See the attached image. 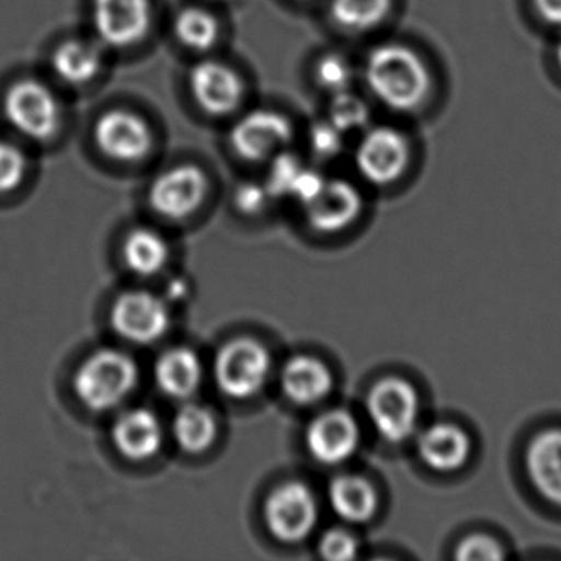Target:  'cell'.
Instances as JSON below:
<instances>
[{"instance_id": "1", "label": "cell", "mask_w": 561, "mask_h": 561, "mask_svg": "<svg viewBox=\"0 0 561 561\" xmlns=\"http://www.w3.org/2000/svg\"><path fill=\"white\" fill-rule=\"evenodd\" d=\"M364 78L374 96L399 113L422 106L432 88L425 61L402 44H382L373 48L367 55Z\"/></svg>"}, {"instance_id": "2", "label": "cell", "mask_w": 561, "mask_h": 561, "mask_svg": "<svg viewBox=\"0 0 561 561\" xmlns=\"http://www.w3.org/2000/svg\"><path fill=\"white\" fill-rule=\"evenodd\" d=\"M139 367L119 350H98L75 374L78 399L94 412H106L123 403L139 383Z\"/></svg>"}, {"instance_id": "3", "label": "cell", "mask_w": 561, "mask_h": 561, "mask_svg": "<svg viewBox=\"0 0 561 561\" xmlns=\"http://www.w3.org/2000/svg\"><path fill=\"white\" fill-rule=\"evenodd\" d=\"M5 119L27 139L47 142L61 127V106L54 91L42 81H15L2 103Z\"/></svg>"}, {"instance_id": "4", "label": "cell", "mask_w": 561, "mask_h": 561, "mask_svg": "<svg viewBox=\"0 0 561 561\" xmlns=\"http://www.w3.org/2000/svg\"><path fill=\"white\" fill-rule=\"evenodd\" d=\"M271 369V354L261 341L236 337L226 343L216 356V383L232 399H249L264 389Z\"/></svg>"}, {"instance_id": "5", "label": "cell", "mask_w": 561, "mask_h": 561, "mask_svg": "<svg viewBox=\"0 0 561 561\" xmlns=\"http://www.w3.org/2000/svg\"><path fill=\"white\" fill-rule=\"evenodd\" d=\"M367 412L383 438L393 443L403 442L415 430L419 396L407 380L387 377L370 389Z\"/></svg>"}, {"instance_id": "6", "label": "cell", "mask_w": 561, "mask_h": 561, "mask_svg": "<svg viewBox=\"0 0 561 561\" xmlns=\"http://www.w3.org/2000/svg\"><path fill=\"white\" fill-rule=\"evenodd\" d=\"M264 517L274 537L287 543H297L317 527V497L304 482H285L268 494Z\"/></svg>"}, {"instance_id": "7", "label": "cell", "mask_w": 561, "mask_h": 561, "mask_svg": "<svg viewBox=\"0 0 561 561\" xmlns=\"http://www.w3.org/2000/svg\"><path fill=\"white\" fill-rule=\"evenodd\" d=\"M354 159L357 172L367 182L377 186L390 185L409 165V140L393 127H373L360 137Z\"/></svg>"}, {"instance_id": "8", "label": "cell", "mask_w": 561, "mask_h": 561, "mask_svg": "<svg viewBox=\"0 0 561 561\" xmlns=\"http://www.w3.org/2000/svg\"><path fill=\"white\" fill-rule=\"evenodd\" d=\"M111 323L124 340L152 344L169 331V305L159 295L147 290L126 291L114 301Z\"/></svg>"}, {"instance_id": "9", "label": "cell", "mask_w": 561, "mask_h": 561, "mask_svg": "<svg viewBox=\"0 0 561 561\" xmlns=\"http://www.w3.org/2000/svg\"><path fill=\"white\" fill-rule=\"evenodd\" d=\"M91 19L101 44L127 48L139 44L152 25L150 0H93Z\"/></svg>"}, {"instance_id": "10", "label": "cell", "mask_w": 561, "mask_h": 561, "mask_svg": "<svg viewBox=\"0 0 561 561\" xmlns=\"http://www.w3.org/2000/svg\"><path fill=\"white\" fill-rule=\"evenodd\" d=\"M294 127L290 121L272 110H254L232 126L229 144L241 159L261 162L290 144Z\"/></svg>"}, {"instance_id": "11", "label": "cell", "mask_w": 561, "mask_h": 561, "mask_svg": "<svg viewBox=\"0 0 561 561\" xmlns=\"http://www.w3.org/2000/svg\"><path fill=\"white\" fill-rule=\"evenodd\" d=\"M206 190L208 180L205 172L192 163H183L165 170L153 180L149 192L150 205L165 218H188L202 206Z\"/></svg>"}, {"instance_id": "12", "label": "cell", "mask_w": 561, "mask_h": 561, "mask_svg": "<svg viewBox=\"0 0 561 561\" xmlns=\"http://www.w3.org/2000/svg\"><path fill=\"white\" fill-rule=\"evenodd\" d=\"M94 140L104 156L117 162H139L153 146L152 130L139 114L126 110L104 113L94 126Z\"/></svg>"}, {"instance_id": "13", "label": "cell", "mask_w": 561, "mask_h": 561, "mask_svg": "<svg viewBox=\"0 0 561 561\" xmlns=\"http://www.w3.org/2000/svg\"><path fill=\"white\" fill-rule=\"evenodd\" d=\"M188 83L198 106L213 116L231 114L244 94L241 77L216 60L198 61L190 70Z\"/></svg>"}, {"instance_id": "14", "label": "cell", "mask_w": 561, "mask_h": 561, "mask_svg": "<svg viewBox=\"0 0 561 561\" xmlns=\"http://www.w3.org/2000/svg\"><path fill=\"white\" fill-rule=\"evenodd\" d=\"M359 425L346 410H328L308 426L307 445L314 459L323 465L346 461L359 446Z\"/></svg>"}, {"instance_id": "15", "label": "cell", "mask_w": 561, "mask_h": 561, "mask_svg": "<svg viewBox=\"0 0 561 561\" xmlns=\"http://www.w3.org/2000/svg\"><path fill=\"white\" fill-rule=\"evenodd\" d=\"M308 225L320 232H337L356 221L363 198L353 183L327 180L321 192L304 206Z\"/></svg>"}, {"instance_id": "16", "label": "cell", "mask_w": 561, "mask_h": 561, "mask_svg": "<svg viewBox=\"0 0 561 561\" xmlns=\"http://www.w3.org/2000/svg\"><path fill=\"white\" fill-rule=\"evenodd\" d=\"M113 439L126 458L144 461L162 448L163 425L152 410L130 409L121 413L114 422Z\"/></svg>"}, {"instance_id": "17", "label": "cell", "mask_w": 561, "mask_h": 561, "mask_svg": "<svg viewBox=\"0 0 561 561\" xmlns=\"http://www.w3.org/2000/svg\"><path fill=\"white\" fill-rule=\"evenodd\" d=\"M525 465L537 491L561 505V430L538 433L528 445Z\"/></svg>"}, {"instance_id": "18", "label": "cell", "mask_w": 561, "mask_h": 561, "mask_svg": "<svg viewBox=\"0 0 561 561\" xmlns=\"http://www.w3.org/2000/svg\"><path fill=\"white\" fill-rule=\"evenodd\" d=\"M282 387L288 399L300 405H313L327 399L333 389V374L323 360L298 354L282 370Z\"/></svg>"}, {"instance_id": "19", "label": "cell", "mask_w": 561, "mask_h": 561, "mask_svg": "<svg viewBox=\"0 0 561 561\" xmlns=\"http://www.w3.org/2000/svg\"><path fill=\"white\" fill-rule=\"evenodd\" d=\"M203 363L195 351L170 347L156 363V382L165 396L176 400L192 397L202 386Z\"/></svg>"}, {"instance_id": "20", "label": "cell", "mask_w": 561, "mask_h": 561, "mask_svg": "<svg viewBox=\"0 0 561 561\" xmlns=\"http://www.w3.org/2000/svg\"><path fill=\"white\" fill-rule=\"evenodd\" d=\"M419 453L430 468L436 471H455L468 461L471 439L459 426L436 423L420 435Z\"/></svg>"}, {"instance_id": "21", "label": "cell", "mask_w": 561, "mask_h": 561, "mask_svg": "<svg viewBox=\"0 0 561 561\" xmlns=\"http://www.w3.org/2000/svg\"><path fill=\"white\" fill-rule=\"evenodd\" d=\"M104 57L100 45L87 41H67L55 48L51 68L58 80L70 87H83L103 70Z\"/></svg>"}, {"instance_id": "22", "label": "cell", "mask_w": 561, "mask_h": 561, "mask_svg": "<svg viewBox=\"0 0 561 561\" xmlns=\"http://www.w3.org/2000/svg\"><path fill=\"white\" fill-rule=\"evenodd\" d=\"M330 504L343 520L360 524L374 517L377 511V492L360 476H337L330 484Z\"/></svg>"}, {"instance_id": "23", "label": "cell", "mask_w": 561, "mask_h": 561, "mask_svg": "<svg viewBox=\"0 0 561 561\" xmlns=\"http://www.w3.org/2000/svg\"><path fill=\"white\" fill-rule=\"evenodd\" d=\"M172 432L180 448L186 453H203L218 435L215 413L195 402H186L173 416Z\"/></svg>"}, {"instance_id": "24", "label": "cell", "mask_w": 561, "mask_h": 561, "mask_svg": "<svg viewBox=\"0 0 561 561\" xmlns=\"http://www.w3.org/2000/svg\"><path fill=\"white\" fill-rule=\"evenodd\" d=\"M169 257V242L153 229H136L124 242V259L127 267L142 277L159 274L165 267Z\"/></svg>"}, {"instance_id": "25", "label": "cell", "mask_w": 561, "mask_h": 561, "mask_svg": "<svg viewBox=\"0 0 561 561\" xmlns=\"http://www.w3.org/2000/svg\"><path fill=\"white\" fill-rule=\"evenodd\" d=\"M173 34L190 50L208 51L219 38L215 15L202 8H186L173 21Z\"/></svg>"}, {"instance_id": "26", "label": "cell", "mask_w": 561, "mask_h": 561, "mask_svg": "<svg viewBox=\"0 0 561 561\" xmlns=\"http://www.w3.org/2000/svg\"><path fill=\"white\" fill-rule=\"evenodd\" d=\"M392 0H331V18L350 32H367L382 24Z\"/></svg>"}, {"instance_id": "27", "label": "cell", "mask_w": 561, "mask_h": 561, "mask_svg": "<svg viewBox=\"0 0 561 561\" xmlns=\"http://www.w3.org/2000/svg\"><path fill=\"white\" fill-rule=\"evenodd\" d=\"M370 113L367 104L350 90L333 94L328 110V121L343 134L366 129Z\"/></svg>"}, {"instance_id": "28", "label": "cell", "mask_w": 561, "mask_h": 561, "mask_svg": "<svg viewBox=\"0 0 561 561\" xmlns=\"http://www.w3.org/2000/svg\"><path fill=\"white\" fill-rule=\"evenodd\" d=\"M27 167V156L21 147L0 140V195L12 193L22 185Z\"/></svg>"}, {"instance_id": "29", "label": "cell", "mask_w": 561, "mask_h": 561, "mask_svg": "<svg viewBox=\"0 0 561 561\" xmlns=\"http://www.w3.org/2000/svg\"><path fill=\"white\" fill-rule=\"evenodd\" d=\"M304 165L297 157L288 152L278 153L272 160L267 182L264 183L271 196H290L295 182Z\"/></svg>"}, {"instance_id": "30", "label": "cell", "mask_w": 561, "mask_h": 561, "mask_svg": "<svg viewBox=\"0 0 561 561\" xmlns=\"http://www.w3.org/2000/svg\"><path fill=\"white\" fill-rule=\"evenodd\" d=\"M353 78V67L341 55H327L318 61L317 81L328 93L336 94L350 90Z\"/></svg>"}, {"instance_id": "31", "label": "cell", "mask_w": 561, "mask_h": 561, "mask_svg": "<svg viewBox=\"0 0 561 561\" xmlns=\"http://www.w3.org/2000/svg\"><path fill=\"white\" fill-rule=\"evenodd\" d=\"M344 136L346 134L341 133L330 121H318L311 126L308 142H310L314 156L321 157V159H334L343 152Z\"/></svg>"}, {"instance_id": "32", "label": "cell", "mask_w": 561, "mask_h": 561, "mask_svg": "<svg viewBox=\"0 0 561 561\" xmlns=\"http://www.w3.org/2000/svg\"><path fill=\"white\" fill-rule=\"evenodd\" d=\"M318 550L324 560L347 561L356 557L359 545L351 531L344 528H331L320 538Z\"/></svg>"}, {"instance_id": "33", "label": "cell", "mask_w": 561, "mask_h": 561, "mask_svg": "<svg viewBox=\"0 0 561 561\" xmlns=\"http://www.w3.org/2000/svg\"><path fill=\"white\" fill-rule=\"evenodd\" d=\"M504 557L501 545L488 535H471L456 550V558L462 561H497Z\"/></svg>"}, {"instance_id": "34", "label": "cell", "mask_w": 561, "mask_h": 561, "mask_svg": "<svg viewBox=\"0 0 561 561\" xmlns=\"http://www.w3.org/2000/svg\"><path fill=\"white\" fill-rule=\"evenodd\" d=\"M268 192L265 185L261 183L248 182L242 183L236 192V205L242 213L248 215H255V213L264 209L265 203L268 199Z\"/></svg>"}, {"instance_id": "35", "label": "cell", "mask_w": 561, "mask_h": 561, "mask_svg": "<svg viewBox=\"0 0 561 561\" xmlns=\"http://www.w3.org/2000/svg\"><path fill=\"white\" fill-rule=\"evenodd\" d=\"M324 183H327V179L320 172L313 169H305L304 167L297 182H295L290 196L298 199L301 206L308 205L321 192Z\"/></svg>"}, {"instance_id": "36", "label": "cell", "mask_w": 561, "mask_h": 561, "mask_svg": "<svg viewBox=\"0 0 561 561\" xmlns=\"http://www.w3.org/2000/svg\"><path fill=\"white\" fill-rule=\"evenodd\" d=\"M534 4L545 22L561 27V0H534Z\"/></svg>"}, {"instance_id": "37", "label": "cell", "mask_w": 561, "mask_h": 561, "mask_svg": "<svg viewBox=\"0 0 561 561\" xmlns=\"http://www.w3.org/2000/svg\"><path fill=\"white\" fill-rule=\"evenodd\" d=\"M554 54H557V61H558V65H560V68H561V38H560V42H558L557 50H554Z\"/></svg>"}]
</instances>
